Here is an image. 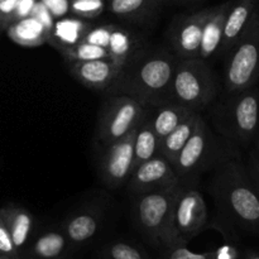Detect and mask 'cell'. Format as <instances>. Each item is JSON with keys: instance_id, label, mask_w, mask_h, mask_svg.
<instances>
[{"instance_id": "5bb4252c", "label": "cell", "mask_w": 259, "mask_h": 259, "mask_svg": "<svg viewBox=\"0 0 259 259\" xmlns=\"http://www.w3.org/2000/svg\"><path fill=\"white\" fill-rule=\"evenodd\" d=\"M259 7V0H235L232 2L227 18H225L223 40L219 55L227 53L237 45L238 40L244 35L252 24Z\"/></svg>"}, {"instance_id": "ffe728a7", "label": "cell", "mask_w": 259, "mask_h": 259, "mask_svg": "<svg viewBox=\"0 0 259 259\" xmlns=\"http://www.w3.org/2000/svg\"><path fill=\"white\" fill-rule=\"evenodd\" d=\"M192 113L194 111L189 110L175 101H168L158 106H152L151 113H149L152 128L159 141H162Z\"/></svg>"}, {"instance_id": "4fadbf2b", "label": "cell", "mask_w": 259, "mask_h": 259, "mask_svg": "<svg viewBox=\"0 0 259 259\" xmlns=\"http://www.w3.org/2000/svg\"><path fill=\"white\" fill-rule=\"evenodd\" d=\"M68 72L85 88L99 93H108L121 72L123 65L111 60H91L68 62Z\"/></svg>"}, {"instance_id": "484cf974", "label": "cell", "mask_w": 259, "mask_h": 259, "mask_svg": "<svg viewBox=\"0 0 259 259\" xmlns=\"http://www.w3.org/2000/svg\"><path fill=\"white\" fill-rule=\"evenodd\" d=\"M90 25L85 24L80 20H73V22H60L52 28L50 39L48 42L56 47V50H61L63 47H70V46L76 45L81 42L88 32Z\"/></svg>"}, {"instance_id": "d6a6232c", "label": "cell", "mask_w": 259, "mask_h": 259, "mask_svg": "<svg viewBox=\"0 0 259 259\" xmlns=\"http://www.w3.org/2000/svg\"><path fill=\"white\" fill-rule=\"evenodd\" d=\"M243 259H259V252H257V250H247L243 255Z\"/></svg>"}, {"instance_id": "3957f363", "label": "cell", "mask_w": 259, "mask_h": 259, "mask_svg": "<svg viewBox=\"0 0 259 259\" xmlns=\"http://www.w3.org/2000/svg\"><path fill=\"white\" fill-rule=\"evenodd\" d=\"M239 156L237 149L222 143L202 116H200L194 133L174 161L175 171L181 184L196 185L205 171L214 168L223 159Z\"/></svg>"}, {"instance_id": "2e32d148", "label": "cell", "mask_w": 259, "mask_h": 259, "mask_svg": "<svg viewBox=\"0 0 259 259\" xmlns=\"http://www.w3.org/2000/svg\"><path fill=\"white\" fill-rule=\"evenodd\" d=\"M75 249L61 228L47 229L32 238L22 253L24 259H67Z\"/></svg>"}, {"instance_id": "30bf717a", "label": "cell", "mask_w": 259, "mask_h": 259, "mask_svg": "<svg viewBox=\"0 0 259 259\" xmlns=\"http://www.w3.org/2000/svg\"><path fill=\"white\" fill-rule=\"evenodd\" d=\"M136 129L113 143L100 146L98 174L101 182L109 189L115 190L123 186L128 182L133 172V144Z\"/></svg>"}, {"instance_id": "6da1fadb", "label": "cell", "mask_w": 259, "mask_h": 259, "mask_svg": "<svg viewBox=\"0 0 259 259\" xmlns=\"http://www.w3.org/2000/svg\"><path fill=\"white\" fill-rule=\"evenodd\" d=\"M209 191L228 222L259 235V190L239 156L228 157L212 168Z\"/></svg>"}, {"instance_id": "e575fe53", "label": "cell", "mask_w": 259, "mask_h": 259, "mask_svg": "<svg viewBox=\"0 0 259 259\" xmlns=\"http://www.w3.org/2000/svg\"><path fill=\"white\" fill-rule=\"evenodd\" d=\"M169 2H175V0H159L161 4H166V3H169Z\"/></svg>"}, {"instance_id": "f546056e", "label": "cell", "mask_w": 259, "mask_h": 259, "mask_svg": "<svg viewBox=\"0 0 259 259\" xmlns=\"http://www.w3.org/2000/svg\"><path fill=\"white\" fill-rule=\"evenodd\" d=\"M20 0H0V30L8 29L18 20V7Z\"/></svg>"}, {"instance_id": "ba28073f", "label": "cell", "mask_w": 259, "mask_h": 259, "mask_svg": "<svg viewBox=\"0 0 259 259\" xmlns=\"http://www.w3.org/2000/svg\"><path fill=\"white\" fill-rule=\"evenodd\" d=\"M259 80V7L252 24L227 53L224 86L228 95L253 88Z\"/></svg>"}, {"instance_id": "d590c367", "label": "cell", "mask_w": 259, "mask_h": 259, "mask_svg": "<svg viewBox=\"0 0 259 259\" xmlns=\"http://www.w3.org/2000/svg\"><path fill=\"white\" fill-rule=\"evenodd\" d=\"M255 152H257V154H258V157H259V137H258V149Z\"/></svg>"}, {"instance_id": "cb8c5ba5", "label": "cell", "mask_w": 259, "mask_h": 259, "mask_svg": "<svg viewBox=\"0 0 259 259\" xmlns=\"http://www.w3.org/2000/svg\"><path fill=\"white\" fill-rule=\"evenodd\" d=\"M200 116H201V114L194 111V113L190 114L180 125H177L168 136L164 137L161 141L159 154H162L164 158H167L171 163H174L177 154L181 152V149L184 148L185 144L187 143V141L190 139L191 134L194 133Z\"/></svg>"}, {"instance_id": "44dd1931", "label": "cell", "mask_w": 259, "mask_h": 259, "mask_svg": "<svg viewBox=\"0 0 259 259\" xmlns=\"http://www.w3.org/2000/svg\"><path fill=\"white\" fill-rule=\"evenodd\" d=\"M8 37L23 47L34 48L45 45L50 39L51 32L35 18L25 17L18 19L7 29Z\"/></svg>"}, {"instance_id": "74e56055", "label": "cell", "mask_w": 259, "mask_h": 259, "mask_svg": "<svg viewBox=\"0 0 259 259\" xmlns=\"http://www.w3.org/2000/svg\"><path fill=\"white\" fill-rule=\"evenodd\" d=\"M20 259H24V258H20Z\"/></svg>"}, {"instance_id": "e0dca14e", "label": "cell", "mask_w": 259, "mask_h": 259, "mask_svg": "<svg viewBox=\"0 0 259 259\" xmlns=\"http://www.w3.org/2000/svg\"><path fill=\"white\" fill-rule=\"evenodd\" d=\"M0 218L7 227L15 248L22 255L32 240L34 232V217L27 207L10 202L0 207Z\"/></svg>"}, {"instance_id": "9c48e42d", "label": "cell", "mask_w": 259, "mask_h": 259, "mask_svg": "<svg viewBox=\"0 0 259 259\" xmlns=\"http://www.w3.org/2000/svg\"><path fill=\"white\" fill-rule=\"evenodd\" d=\"M209 223L206 202L201 192L191 184H181L174 202L166 247L187 245Z\"/></svg>"}, {"instance_id": "8992f818", "label": "cell", "mask_w": 259, "mask_h": 259, "mask_svg": "<svg viewBox=\"0 0 259 259\" xmlns=\"http://www.w3.org/2000/svg\"><path fill=\"white\" fill-rule=\"evenodd\" d=\"M215 123L228 139L248 146L259 131V90L249 88L230 94L215 110Z\"/></svg>"}, {"instance_id": "9a60e30c", "label": "cell", "mask_w": 259, "mask_h": 259, "mask_svg": "<svg viewBox=\"0 0 259 259\" xmlns=\"http://www.w3.org/2000/svg\"><path fill=\"white\" fill-rule=\"evenodd\" d=\"M103 224V209L100 206H86L66 218L61 229L75 248L91 242Z\"/></svg>"}, {"instance_id": "f1b7e54d", "label": "cell", "mask_w": 259, "mask_h": 259, "mask_svg": "<svg viewBox=\"0 0 259 259\" xmlns=\"http://www.w3.org/2000/svg\"><path fill=\"white\" fill-rule=\"evenodd\" d=\"M71 10L81 18H96L103 13L104 3L101 0H73Z\"/></svg>"}, {"instance_id": "4dcf8cb0", "label": "cell", "mask_w": 259, "mask_h": 259, "mask_svg": "<svg viewBox=\"0 0 259 259\" xmlns=\"http://www.w3.org/2000/svg\"><path fill=\"white\" fill-rule=\"evenodd\" d=\"M0 255L10 259H20V253L15 248L7 227L0 218Z\"/></svg>"}, {"instance_id": "ac0fdd59", "label": "cell", "mask_w": 259, "mask_h": 259, "mask_svg": "<svg viewBox=\"0 0 259 259\" xmlns=\"http://www.w3.org/2000/svg\"><path fill=\"white\" fill-rule=\"evenodd\" d=\"M143 48H146V46L141 35L120 25L111 24L108 42L105 46V50L109 52L111 61L119 65H124Z\"/></svg>"}, {"instance_id": "8fae6325", "label": "cell", "mask_w": 259, "mask_h": 259, "mask_svg": "<svg viewBox=\"0 0 259 259\" xmlns=\"http://www.w3.org/2000/svg\"><path fill=\"white\" fill-rule=\"evenodd\" d=\"M214 10V7L199 10L192 14H182L176 17L169 27V50L180 60L199 58L200 45L204 25Z\"/></svg>"}, {"instance_id": "7a4b0ae2", "label": "cell", "mask_w": 259, "mask_h": 259, "mask_svg": "<svg viewBox=\"0 0 259 259\" xmlns=\"http://www.w3.org/2000/svg\"><path fill=\"white\" fill-rule=\"evenodd\" d=\"M180 58L164 47L143 48L124 63L108 95H129L149 106L172 100V80Z\"/></svg>"}, {"instance_id": "52a82bcc", "label": "cell", "mask_w": 259, "mask_h": 259, "mask_svg": "<svg viewBox=\"0 0 259 259\" xmlns=\"http://www.w3.org/2000/svg\"><path fill=\"white\" fill-rule=\"evenodd\" d=\"M151 106L129 95H108L99 111L95 139L106 146L133 132L148 114Z\"/></svg>"}, {"instance_id": "83f0119b", "label": "cell", "mask_w": 259, "mask_h": 259, "mask_svg": "<svg viewBox=\"0 0 259 259\" xmlns=\"http://www.w3.org/2000/svg\"><path fill=\"white\" fill-rule=\"evenodd\" d=\"M99 259H151L143 248L133 243L114 240L106 243L99 252Z\"/></svg>"}, {"instance_id": "7402d4cb", "label": "cell", "mask_w": 259, "mask_h": 259, "mask_svg": "<svg viewBox=\"0 0 259 259\" xmlns=\"http://www.w3.org/2000/svg\"><path fill=\"white\" fill-rule=\"evenodd\" d=\"M161 5L159 0H110L108 10L124 20L143 23L156 17Z\"/></svg>"}, {"instance_id": "277c9868", "label": "cell", "mask_w": 259, "mask_h": 259, "mask_svg": "<svg viewBox=\"0 0 259 259\" xmlns=\"http://www.w3.org/2000/svg\"><path fill=\"white\" fill-rule=\"evenodd\" d=\"M218 80L207 61L180 60L172 80V100L191 111L201 113L217 98Z\"/></svg>"}, {"instance_id": "4316f807", "label": "cell", "mask_w": 259, "mask_h": 259, "mask_svg": "<svg viewBox=\"0 0 259 259\" xmlns=\"http://www.w3.org/2000/svg\"><path fill=\"white\" fill-rule=\"evenodd\" d=\"M60 51L61 56L63 57L66 63L68 62H81V61H91V60H110L109 52L104 47L93 45V43L81 42L76 45L70 46V47H63Z\"/></svg>"}, {"instance_id": "d6986e66", "label": "cell", "mask_w": 259, "mask_h": 259, "mask_svg": "<svg viewBox=\"0 0 259 259\" xmlns=\"http://www.w3.org/2000/svg\"><path fill=\"white\" fill-rule=\"evenodd\" d=\"M232 2H225L223 4L214 7V10L207 18L204 25L201 35V45H200L199 58L207 61L210 57L219 53L220 46L223 40L225 18L229 10Z\"/></svg>"}, {"instance_id": "d4e9b609", "label": "cell", "mask_w": 259, "mask_h": 259, "mask_svg": "<svg viewBox=\"0 0 259 259\" xmlns=\"http://www.w3.org/2000/svg\"><path fill=\"white\" fill-rule=\"evenodd\" d=\"M239 252L232 244H225L210 252L196 253L189 249L186 245H171L163 248L159 259H238Z\"/></svg>"}, {"instance_id": "5b68a950", "label": "cell", "mask_w": 259, "mask_h": 259, "mask_svg": "<svg viewBox=\"0 0 259 259\" xmlns=\"http://www.w3.org/2000/svg\"><path fill=\"white\" fill-rule=\"evenodd\" d=\"M179 186L164 187L137 195L133 222L144 239L156 248L166 247L172 209Z\"/></svg>"}, {"instance_id": "603a6c76", "label": "cell", "mask_w": 259, "mask_h": 259, "mask_svg": "<svg viewBox=\"0 0 259 259\" xmlns=\"http://www.w3.org/2000/svg\"><path fill=\"white\" fill-rule=\"evenodd\" d=\"M149 113H151V109H149L148 114L144 116L143 120L141 121V124L137 126L136 133H134V167L153 158L154 156L159 154V149H161V141L152 128Z\"/></svg>"}, {"instance_id": "836d02e7", "label": "cell", "mask_w": 259, "mask_h": 259, "mask_svg": "<svg viewBox=\"0 0 259 259\" xmlns=\"http://www.w3.org/2000/svg\"><path fill=\"white\" fill-rule=\"evenodd\" d=\"M176 3H181V4H189V3L197 2V0H175Z\"/></svg>"}, {"instance_id": "1f68e13d", "label": "cell", "mask_w": 259, "mask_h": 259, "mask_svg": "<svg viewBox=\"0 0 259 259\" xmlns=\"http://www.w3.org/2000/svg\"><path fill=\"white\" fill-rule=\"evenodd\" d=\"M248 169H249V174L252 176L253 181L257 185L259 190V157L257 152H252L249 156V161H248Z\"/></svg>"}, {"instance_id": "8d00e7d4", "label": "cell", "mask_w": 259, "mask_h": 259, "mask_svg": "<svg viewBox=\"0 0 259 259\" xmlns=\"http://www.w3.org/2000/svg\"><path fill=\"white\" fill-rule=\"evenodd\" d=\"M0 259H10V258H8V257H4V255H0Z\"/></svg>"}, {"instance_id": "7c38bea8", "label": "cell", "mask_w": 259, "mask_h": 259, "mask_svg": "<svg viewBox=\"0 0 259 259\" xmlns=\"http://www.w3.org/2000/svg\"><path fill=\"white\" fill-rule=\"evenodd\" d=\"M179 185H181V181L174 166L162 154H157L153 158L134 167L128 180V190L134 195Z\"/></svg>"}]
</instances>
